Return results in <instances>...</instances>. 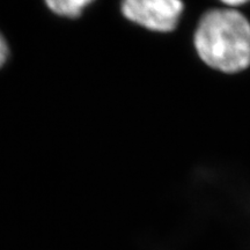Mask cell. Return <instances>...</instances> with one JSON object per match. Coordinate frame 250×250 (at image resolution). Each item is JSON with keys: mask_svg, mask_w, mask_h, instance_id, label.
<instances>
[{"mask_svg": "<svg viewBox=\"0 0 250 250\" xmlns=\"http://www.w3.org/2000/svg\"><path fill=\"white\" fill-rule=\"evenodd\" d=\"M8 58V45L4 37L0 34V67L5 64Z\"/></svg>", "mask_w": 250, "mask_h": 250, "instance_id": "cell-4", "label": "cell"}, {"mask_svg": "<svg viewBox=\"0 0 250 250\" xmlns=\"http://www.w3.org/2000/svg\"><path fill=\"white\" fill-rule=\"evenodd\" d=\"M182 0H122V13L131 22L155 33H170L179 26Z\"/></svg>", "mask_w": 250, "mask_h": 250, "instance_id": "cell-2", "label": "cell"}, {"mask_svg": "<svg viewBox=\"0 0 250 250\" xmlns=\"http://www.w3.org/2000/svg\"><path fill=\"white\" fill-rule=\"evenodd\" d=\"M220 1L224 2L225 5L230 6V8H232V7H236V6L247 4V2L250 1V0H220Z\"/></svg>", "mask_w": 250, "mask_h": 250, "instance_id": "cell-5", "label": "cell"}, {"mask_svg": "<svg viewBox=\"0 0 250 250\" xmlns=\"http://www.w3.org/2000/svg\"><path fill=\"white\" fill-rule=\"evenodd\" d=\"M49 9L59 17L76 19L94 0H44Z\"/></svg>", "mask_w": 250, "mask_h": 250, "instance_id": "cell-3", "label": "cell"}, {"mask_svg": "<svg viewBox=\"0 0 250 250\" xmlns=\"http://www.w3.org/2000/svg\"><path fill=\"white\" fill-rule=\"evenodd\" d=\"M193 45L206 66L240 73L250 66V21L237 9H210L197 24Z\"/></svg>", "mask_w": 250, "mask_h": 250, "instance_id": "cell-1", "label": "cell"}]
</instances>
